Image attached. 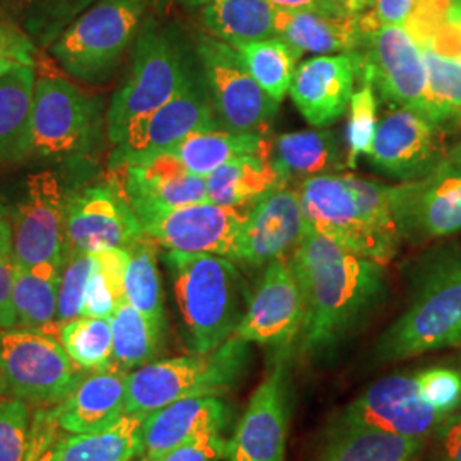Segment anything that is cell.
<instances>
[{"label":"cell","mask_w":461,"mask_h":461,"mask_svg":"<svg viewBox=\"0 0 461 461\" xmlns=\"http://www.w3.org/2000/svg\"><path fill=\"white\" fill-rule=\"evenodd\" d=\"M289 262L304 299L296 346L301 357L329 359L367 325L388 297L384 265L347 251L308 226Z\"/></svg>","instance_id":"cell-1"},{"label":"cell","mask_w":461,"mask_h":461,"mask_svg":"<svg viewBox=\"0 0 461 461\" xmlns=\"http://www.w3.org/2000/svg\"><path fill=\"white\" fill-rule=\"evenodd\" d=\"M146 232L122 190L93 186L66 202V249L96 253L129 248Z\"/></svg>","instance_id":"cell-20"},{"label":"cell","mask_w":461,"mask_h":461,"mask_svg":"<svg viewBox=\"0 0 461 461\" xmlns=\"http://www.w3.org/2000/svg\"><path fill=\"white\" fill-rule=\"evenodd\" d=\"M304 230L306 219L299 190L280 186L248 211L238 264L264 268L274 260L285 258Z\"/></svg>","instance_id":"cell-22"},{"label":"cell","mask_w":461,"mask_h":461,"mask_svg":"<svg viewBox=\"0 0 461 461\" xmlns=\"http://www.w3.org/2000/svg\"><path fill=\"white\" fill-rule=\"evenodd\" d=\"M5 217H9V211H7V207L0 202V221L5 219Z\"/></svg>","instance_id":"cell-53"},{"label":"cell","mask_w":461,"mask_h":461,"mask_svg":"<svg viewBox=\"0 0 461 461\" xmlns=\"http://www.w3.org/2000/svg\"><path fill=\"white\" fill-rule=\"evenodd\" d=\"M125 299L165 327V294L158 267V245L146 234L129 247L125 268Z\"/></svg>","instance_id":"cell-37"},{"label":"cell","mask_w":461,"mask_h":461,"mask_svg":"<svg viewBox=\"0 0 461 461\" xmlns=\"http://www.w3.org/2000/svg\"><path fill=\"white\" fill-rule=\"evenodd\" d=\"M337 5H340L347 14L357 16L373 11V0H333Z\"/></svg>","instance_id":"cell-50"},{"label":"cell","mask_w":461,"mask_h":461,"mask_svg":"<svg viewBox=\"0 0 461 461\" xmlns=\"http://www.w3.org/2000/svg\"><path fill=\"white\" fill-rule=\"evenodd\" d=\"M200 74L182 38L171 30L148 23L135 41L132 68L116 91L108 110V137L118 144L139 120L154 113Z\"/></svg>","instance_id":"cell-5"},{"label":"cell","mask_w":461,"mask_h":461,"mask_svg":"<svg viewBox=\"0 0 461 461\" xmlns=\"http://www.w3.org/2000/svg\"><path fill=\"white\" fill-rule=\"evenodd\" d=\"M21 66H34L32 41L26 36L0 41V77Z\"/></svg>","instance_id":"cell-48"},{"label":"cell","mask_w":461,"mask_h":461,"mask_svg":"<svg viewBox=\"0 0 461 461\" xmlns=\"http://www.w3.org/2000/svg\"><path fill=\"white\" fill-rule=\"evenodd\" d=\"M230 420V409L219 396L185 398L144 417L139 461H154L195 438L221 432Z\"/></svg>","instance_id":"cell-24"},{"label":"cell","mask_w":461,"mask_h":461,"mask_svg":"<svg viewBox=\"0 0 461 461\" xmlns=\"http://www.w3.org/2000/svg\"><path fill=\"white\" fill-rule=\"evenodd\" d=\"M163 152L173 154L194 175L207 178L217 167L245 156L268 158L270 139L258 133L209 131L185 137L182 142Z\"/></svg>","instance_id":"cell-32"},{"label":"cell","mask_w":461,"mask_h":461,"mask_svg":"<svg viewBox=\"0 0 461 461\" xmlns=\"http://www.w3.org/2000/svg\"><path fill=\"white\" fill-rule=\"evenodd\" d=\"M268 161L282 182H303L312 176L339 175L347 167V149L331 131H301L270 139Z\"/></svg>","instance_id":"cell-27"},{"label":"cell","mask_w":461,"mask_h":461,"mask_svg":"<svg viewBox=\"0 0 461 461\" xmlns=\"http://www.w3.org/2000/svg\"><path fill=\"white\" fill-rule=\"evenodd\" d=\"M445 131L417 108H395L378 123L367 161L388 178H426L446 163Z\"/></svg>","instance_id":"cell-15"},{"label":"cell","mask_w":461,"mask_h":461,"mask_svg":"<svg viewBox=\"0 0 461 461\" xmlns=\"http://www.w3.org/2000/svg\"><path fill=\"white\" fill-rule=\"evenodd\" d=\"M209 131L222 129L217 122L200 68L197 77L180 95L131 127L112 152L110 169L116 171L123 166L142 161L176 146L192 133Z\"/></svg>","instance_id":"cell-14"},{"label":"cell","mask_w":461,"mask_h":461,"mask_svg":"<svg viewBox=\"0 0 461 461\" xmlns=\"http://www.w3.org/2000/svg\"><path fill=\"white\" fill-rule=\"evenodd\" d=\"M378 24L373 11L357 16H327L313 11L279 9L276 13V36L301 55L356 51L363 43L364 34Z\"/></svg>","instance_id":"cell-26"},{"label":"cell","mask_w":461,"mask_h":461,"mask_svg":"<svg viewBox=\"0 0 461 461\" xmlns=\"http://www.w3.org/2000/svg\"><path fill=\"white\" fill-rule=\"evenodd\" d=\"M249 346L232 335L211 352H194L137 367L127 376L125 413L148 415L185 398L228 393L248 373Z\"/></svg>","instance_id":"cell-6"},{"label":"cell","mask_w":461,"mask_h":461,"mask_svg":"<svg viewBox=\"0 0 461 461\" xmlns=\"http://www.w3.org/2000/svg\"><path fill=\"white\" fill-rule=\"evenodd\" d=\"M350 55L357 79L373 86L378 101L392 108L422 110L428 70L420 45L405 26H375Z\"/></svg>","instance_id":"cell-10"},{"label":"cell","mask_w":461,"mask_h":461,"mask_svg":"<svg viewBox=\"0 0 461 461\" xmlns=\"http://www.w3.org/2000/svg\"><path fill=\"white\" fill-rule=\"evenodd\" d=\"M428 70L422 113L446 132L461 122V62L429 47H420Z\"/></svg>","instance_id":"cell-38"},{"label":"cell","mask_w":461,"mask_h":461,"mask_svg":"<svg viewBox=\"0 0 461 461\" xmlns=\"http://www.w3.org/2000/svg\"><path fill=\"white\" fill-rule=\"evenodd\" d=\"M303 323L304 299L293 265L285 257L262 268L234 335L248 344L267 347L272 354H291Z\"/></svg>","instance_id":"cell-11"},{"label":"cell","mask_w":461,"mask_h":461,"mask_svg":"<svg viewBox=\"0 0 461 461\" xmlns=\"http://www.w3.org/2000/svg\"><path fill=\"white\" fill-rule=\"evenodd\" d=\"M57 339L72 363L86 371H101L113 364V330L108 318L79 316L59 327Z\"/></svg>","instance_id":"cell-39"},{"label":"cell","mask_w":461,"mask_h":461,"mask_svg":"<svg viewBox=\"0 0 461 461\" xmlns=\"http://www.w3.org/2000/svg\"><path fill=\"white\" fill-rule=\"evenodd\" d=\"M146 413H125L113 426L91 434H72L51 449V461H135Z\"/></svg>","instance_id":"cell-34"},{"label":"cell","mask_w":461,"mask_h":461,"mask_svg":"<svg viewBox=\"0 0 461 461\" xmlns=\"http://www.w3.org/2000/svg\"><path fill=\"white\" fill-rule=\"evenodd\" d=\"M279 11H313L327 16H352L333 0H267Z\"/></svg>","instance_id":"cell-49"},{"label":"cell","mask_w":461,"mask_h":461,"mask_svg":"<svg viewBox=\"0 0 461 461\" xmlns=\"http://www.w3.org/2000/svg\"><path fill=\"white\" fill-rule=\"evenodd\" d=\"M426 441L333 420L316 461H419Z\"/></svg>","instance_id":"cell-28"},{"label":"cell","mask_w":461,"mask_h":461,"mask_svg":"<svg viewBox=\"0 0 461 461\" xmlns=\"http://www.w3.org/2000/svg\"><path fill=\"white\" fill-rule=\"evenodd\" d=\"M66 202L62 183L51 171L26 178L24 195L9 215L16 267L64 262Z\"/></svg>","instance_id":"cell-16"},{"label":"cell","mask_w":461,"mask_h":461,"mask_svg":"<svg viewBox=\"0 0 461 461\" xmlns=\"http://www.w3.org/2000/svg\"><path fill=\"white\" fill-rule=\"evenodd\" d=\"M113 330V364L137 369L152 363L159 352L165 327L140 313L125 299L110 318Z\"/></svg>","instance_id":"cell-36"},{"label":"cell","mask_w":461,"mask_h":461,"mask_svg":"<svg viewBox=\"0 0 461 461\" xmlns=\"http://www.w3.org/2000/svg\"><path fill=\"white\" fill-rule=\"evenodd\" d=\"M230 441L221 436V432H212L195 438L185 445L167 451L154 461H221L228 456Z\"/></svg>","instance_id":"cell-45"},{"label":"cell","mask_w":461,"mask_h":461,"mask_svg":"<svg viewBox=\"0 0 461 461\" xmlns=\"http://www.w3.org/2000/svg\"><path fill=\"white\" fill-rule=\"evenodd\" d=\"M195 51L221 129L268 135L280 103L249 76L236 49L211 34H200Z\"/></svg>","instance_id":"cell-9"},{"label":"cell","mask_w":461,"mask_h":461,"mask_svg":"<svg viewBox=\"0 0 461 461\" xmlns=\"http://www.w3.org/2000/svg\"><path fill=\"white\" fill-rule=\"evenodd\" d=\"M36 461H51V451H47L41 458H38Z\"/></svg>","instance_id":"cell-54"},{"label":"cell","mask_w":461,"mask_h":461,"mask_svg":"<svg viewBox=\"0 0 461 461\" xmlns=\"http://www.w3.org/2000/svg\"><path fill=\"white\" fill-rule=\"evenodd\" d=\"M422 0H373V14L379 24L405 26Z\"/></svg>","instance_id":"cell-47"},{"label":"cell","mask_w":461,"mask_h":461,"mask_svg":"<svg viewBox=\"0 0 461 461\" xmlns=\"http://www.w3.org/2000/svg\"><path fill=\"white\" fill-rule=\"evenodd\" d=\"M21 36H24V34H21L14 28L0 23V41H11V40H16V38H21Z\"/></svg>","instance_id":"cell-52"},{"label":"cell","mask_w":461,"mask_h":461,"mask_svg":"<svg viewBox=\"0 0 461 461\" xmlns=\"http://www.w3.org/2000/svg\"><path fill=\"white\" fill-rule=\"evenodd\" d=\"M291 398L289 354H274L267 376L236 426L226 461H285Z\"/></svg>","instance_id":"cell-12"},{"label":"cell","mask_w":461,"mask_h":461,"mask_svg":"<svg viewBox=\"0 0 461 461\" xmlns=\"http://www.w3.org/2000/svg\"><path fill=\"white\" fill-rule=\"evenodd\" d=\"M129 248H112L95 253V270L86 291L83 316L112 318L125 301V268Z\"/></svg>","instance_id":"cell-40"},{"label":"cell","mask_w":461,"mask_h":461,"mask_svg":"<svg viewBox=\"0 0 461 461\" xmlns=\"http://www.w3.org/2000/svg\"><path fill=\"white\" fill-rule=\"evenodd\" d=\"M458 135L451 146H447V154H446V163L451 166L461 167V122L456 125Z\"/></svg>","instance_id":"cell-51"},{"label":"cell","mask_w":461,"mask_h":461,"mask_svg":"<svg viewBox=\"0 0 461 461\" xmlns=\"http://www.w3.org/2000/svg\"><path fill=\"white\" fill-rule=\"evenodd\" d=\"M205 182L209 202L247 211L270 192L287 186L268 158L262 156H245L230 161L217 167Z\"/></svg>","instance_id":"cell-30"},{"label":"cell","mask_w":461,"mask_h":461,"mask_svg":"<svg viewBox=\"0 0 461 461\" xmlns=\"http://www.w3.org/2000/svg\"><path fill=\"white\" fill-rule=\"evenodd\" d=\"M378 96L369 83H361L348 103L347 167L356 169L357 159L367 156L378 129Z\"/></svg>","instance_id":"cell-41"},{"label":"cell","mask_w":461,"mask_h":461,"mask_svg":"<svg viewBox=\"0 0 461 461\" xmlns=\"http://www.w3.org/2000/svg\"><path fill=\"white\" fill-rule=\"evenodd\" d=\"M30 438V407L16 398H0V461H24Z\"/></svg>","instance_id":"cell-43"},{"label":"cell","mask_w":461,"mask_h":461,"mask_svg":"<svg viewBox=\"0 0 461 461\" xmlns=\"http://www.w3.org/2000/svg\"><path fill=\"white\" fill-rule=\"evenodd\" d=\"M306 226L347 251L388 265L402 243L392 186L354 175H323L299 183Z\"/></svg>","instance_id":"cell-2"},{"label":"cell","mask_w":461,"mask_h":461,"mask_svg":"<svg viewBox=\"0 0 461 461\" xmlns=\"http://www.w3.org/2000/svg\"><path fill=\"white\" fill-rule=\"evenodd\" d=\"M447 417L422 400L415 375H392L366 388L335 420L428 439Z\"/></svg>","instance_id":"cell-19"},{"label":"cell","mask_w":461,"mask_h":461,"mask_svg":"<svg viewBox=\"0 0 461 461\" xmlns=\"http://www.w3.org/2000/svg\"><path fill=\"white\" fill-rule=\"evenodd\" d=\"M98 103L60 77L34 84L30 156L64 158L89 146L98 125Z\"/></svg>","instance_id":"cell-13"},{"label":"cell","mask_w":461,"mask_h":461,"mask_svg":"<svg viewBox=\"0 0 461 461\" xmlns=\"http://www.w3.org/2000/svg\"><path fill=\"white\" fill-rule=\"evenodd\" d=\"M460 62H461V59H460Z\"/></svg>","instance_id":"cell-55"},{"label":"cell","mask_w":461,"mask_h":461,"mask_svg":"<svg viewBox=\"0 0 461 461\" xmlns=\"http://www.w3.org/2000/svg\"><path fill=\"white\" fill-rule=\"evenodd\" d=\"M60 276L62 262H45L30 268L14 265L16 327L57 335Z\"/></svg>","instance_id":"cell-31"},{"label":"cell","mask_w":461,"mask_h":461,"mask_svg":"<svg viewBox=\"0 0 461 461\" xmlns=\"http://www.w3.org/2000/svg\"><path fill=\"white\" fill-rule=\"evenodd\" d=\"M422 400L439 412H456L461 409V371L436 366L415 375Z\"/></svg>","instance_id":"cell-44"},{"label":"cell","mask_w":461,"mask_h":461,"mask_svg":"<svg viewBox=\"0 0 461 461\" xmlns=\"http://www.w3.org/2000/svg\"><path fill=\"white\" fill-rule=\"evenodd\" d=\"M185 342L192 352H211L234 335L249 301L238 265L207 253L166 249Z\"/></svg>","instance_id":"cell-3"},{"label":"cell","mask_w":461,"mask_h":461,"mask_svg":"<svg viewBox=\"0 0 461 461\" xmlns=\"http://www.w3.org/2000/svg\"><path fill=\"white\" fill-rule=\"evenodd\" d=\"M247 209L200 202L142 221V230L158 247L183 253H207L238 264Z\"/></svg>","instance_id":"cell-17"},{"label":"cell","mask_w":461,"mask_h":461,"mask_svg":"<svg viewBox=\"0 0 461 461\" xmlns=\"http://www.w3.org/2000/svg\"><path fill=\"white\" fill-rule=\"evenodd\" d=\"M122 173L120 190L139 221L185 205L209 202L207 182L194 175L169 152L116 169Z\"/></svg>","instance_id":"cell-21"},{"label":"cell","mask_w":461,"mask_h":461,"mask_svg":"<svg viewBox=\"0 0 461 461\" xmlns=\"http://www.w3.org/2000/svg\"><path fill=\"white\" fill-rule=\"evenodd\" d=\"M211 36L238 47L276 36V13L267 0H190Z\"/></svg>","instance_id":"cell-29"},{"label":"cell","mask_w":461,"mask_h":461,"mask_svg":"<svg viewBox=\"0 0 461 461\" xmlns=\"http://www.w3.org/2000/svg\"><path fill=\"white\" fill-rule=\"evenodd\" d=\"M34 66L16 67L0 77V163L30 156Z\"/></svg>","instance_id":"cell-33"},{"label":"cell","mask_w":461,"mask_h":461,"mask_svg":"<svg viewBox=\"0 0 461 461\" xmlns=\"http://www.w3.org/2000/svg\"><path fill=\"white\" fill-rule=\"evenodd\" d=\"M129 373L112 364L81 379L51 411V420L68 434H91L113 426L125 415Z\"/></svg>","instance_id":"cell-25"},{"label":"cell","mask_w":461,"mask_h":461,"mask_svg":"<svg viewBox=\"0 0 461 461\" xmlns=\"http://www.w3.org/2000/svg\"><path fill=\"white\" fill-rule=\"evenodd\" d=\"M59 339L45 331L0 329V398L36 405H57L79 383Z\"/></svg>","instance_id":"cell-7"},{"label":"cell","mask_w":461,"mask_h":461,"mask_svg":"<svg viewBox=\"0 0 461 461\" xmlns=\"http://www.w3.org/2000/svg\"><path fill=\"white\" fill-rule=\"evenodd\" d=\"M392 211L402 241L422 243L461 232V167L445 163L415 182L392 186Z\"/></svg>","instance_id":"cell-18"},{"label":"cell","mask_w":461,"mask_h":461,"mask_svg":"<svg viewBox=\"0 0 461 461\" xmlns=\"http://www.w3.org/2000/svg\"><path fill=\"white\" fill-rule=\"evenodd\" d=\"M432 439L429 461H461V409L446 419Z\"/></svg>","instance_id":"cell-46"},{"label":"cell","mask_w":461,"mask_h":461,"mask_svg":"<svg viewBox=\"0 0 461 461\" xmlns=\"http://www.w3.org/2000/svg\"><path fill=\"white\" fill-rule=\"evenodd\" d=\"M95 270V253L66 249L60 276L57 327L83 316L87 284Z\"/></svg>","instance_id":"cell-42"},{"label":"cell","mask_w":461,"mask_h":461,"mask_svg":"<svg viewBox=\"0 0 461 461\" xmlns=\"http://www.w3.org/2000/svg\"><path fill=\"white\" fill-rule=\"evenodd\" d=\"M146 7L148 0H99L67 26L51 53L70 76L103 79L132 43Z\"/></svg>","instance_id":"cell-8"},{"label":"cell","mask_w":461,"mask_h":461,"mask_svg":"<svg viewBox=\"0 0 461 461\" xmlns=\"http://www.w3.org/2000/svg\"><path fill=\"white\" fill-rule=\"evenodd\" d=\"M232 49L240 53L249 76L265 93L282 103L303 55L277 36L247 41Z\"/></svg>","instance_id":"cell-35"},{"label":"cell","mask_w":461,"mask_h":461,"mask_svg":"<svg viewBox=\"0 0 461 461\" xmlns=\"http://www.w3.org/2000/svg\"><path fill=\"white\" fill-rule=\"evenodd\" d=\"M356 79L350 53L316 55L297 66L289 95L310 125L325 129L346 115Z\"/></svg>","instance_id":"cell-23"},{"label":"cell","mask_w":461,"mask_h":461,"mask_svg":"<svg viewBox=\"0 0 461 461\" xmlns=\"http://www.w3.org/2000/svg\"><path fill=\"white\" fill-rule=\"evenodd\" d=\"M461 346V249L428 258L413 272L407 308L379 335L375 359L395 363Z\"/></svg>","instance_id":"cell-4"}]
</instances>
